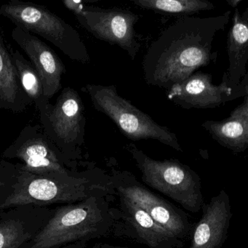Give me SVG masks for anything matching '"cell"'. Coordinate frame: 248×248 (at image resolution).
<instances>
[{"label": "cell", "instance_id": "5bb4252c", "mask_svg": "<svg viewBox=\"0 0 248 248\" xmlns=\"http://www.w3.org/2000/svg\"><path fill=\"white\" fill-rule=\"evenodd\" d=\"M11 37L28 56L41 78L45 95L51 99L62 89V75L66 72L62 59L37 36L18 27L13 30Z\"/></svg>", "mask_w": 248, "mask_h": 248}, {"label": "cell", "instance_id": "3957f363", "mask_svg": "<svg viewBox=\"0 0 248 248\" xmlns=\"http://www.w3.org/2000/svg\"><path fill=\"white\" fill-rule=\"evenodd\" d=\"M111 197L93 196L55 206L46 226L26 248H54L107 236L116 220V208L109 204Z\"/></svg>", "mask_w": 248, "mask_h": 248}, {"label": "cell", "instance_id": "9a60e30c", "mask_svg": "<svg viewBox=\"0 0 248 248\" xmlns=\"http://www.w3.org/2000/svg\"><path fill=\"white\" fill-rule=\"evenodd\" d=\"M202 215L194 225L188 248H221L232 217L230 199L222 189L202 207Z\"/></svg>", "mask_w": 248, "mask_h": 248}, {"label": "cell", "instance_id": "cb8c5ba5", "mask_svg": "<svg viewBox=\"0 0 248 248\" xmlns=\"http://www.w3.org/2000/svg\"><path fill=\"white\" fill-rule=\"evenodd\" d=\"M94 248H129L127 247H115L108 245H95Z\"/></svg>", "mask_w": 248, "mask_h": 248}, {"label": "cell", "instance_id": "30bf717a", "mask_svg": "<svg viewBox=\"0 0 248 248\" xmlns=\"http://www.w3.org/2000/svg\"><path fill=\"white\" fill-rule=\"evenodd\" d=\"M75 17L81 27L94 37L118 46L133 60L139 53L140 45L136 38L134 27L140 18L131 11L85 6Z\"/></svg>", "mask_w": 248, "mask_h": 248}, {"label": "cell", "instance_id": "ffe728a7", "mask_svg": "<svg viewBox=\"0 0 248 248\" xmlns=\"http://www.w3.org/2000/svg\"><path fill=\"white\" fill-rule=\"evenodd\" d=\"M133 3L139 8L155 12L185 16L215 8L214 5L207 0H135Z\"/></svg>", "mask_w": 248, "mask_h": 248}, {"label": "cell", "instance_id": "603a6c76", "mask_svg": "<svg viewBox=\"0 0 248 248\" xmlns=\"http://www.w3.org/2000/svg\"><path fill=\"white\" fill-rule=\"evenodd\" d=\"M226 2L232 8H236L238 5L242 2V0H226Z\"/></svg>", "mask_w": 248, "mask_h": 248}, {"label": "cell", "instance_id": "ba28073f", "mask_svg": "<svg viewBox=\"0 0 248 248\" xmlns=\"http://www.w3.org/2000/svg\"><path fill=\"white\" fill-rule=\"evenodd\" d=\"M6 159H16L22 169L37 174H71L85 167L71 162L47 137L43 127L27 125L2 155Z\"/></svg>", "mask_w": 248, "mask_h": 248}, {"label": "cell", "instance_id": "2e32d148", "mask_svg": "<svg viewBox=\"0 0 248 248\" xmlns=\"http://www.w3.org/2000/svg\"><path fill=\"white\" fill-rule=\"evenodd\" d=\"M202 127L213 140L235 153L244 152L248 148V95L222 121L207 120Z\"/></svg>", "mask_w": 248, "mask_h": 248}, {"label": "cell", "instance_id": "7402d4cb", "mask_svg": "<svg viewBox=\"0 0 248 248\" xmlns=\"http://www.w3.org/2000/svg\"><path fill=\"white\" fill-rule=\"evenodd\" d=\"M87 243L88 242H75L54 248H86Z\"/></svg>", "mask_w": 248, "mask_h": 248}, {"label": "cell", "instance_id": "e0dca14e", "mask_svg": "<svg viewBox=\"0 0 248 248\" xmlns=\"http://www.w3.org/2000/svg\"><path fill=\"white\" fill-rule=\"evenodd\" d=\"M229 68L225 72L229 88H238L247 75L248 62V8L243 13L235 8L233 24L227 37Z\"/></svg>", "mask_w": 248, "mask_h": 248}, {"label": "cell", "instance_id": "9c48e42d", "mask_svg": "<svg viewBox=\"0 0 248 248\" xmlns=\"http://www.w3.org/2000/svg\"><path fill=\"white\" fill-rule=\"evenodd\" d=\"M111 176L117 194L128 199L149 214L156 223L185 242L194 225L181 209L167 201L139 182L128 171H113Z\"/></svg>", "mask_w": 248, "mask_h": 248}, {"label": "cell", "instance_id": "4fadbf2b", "mask_svg": "<svg viewBox=\"0 0 248 248\" xmlns=\"http://www.w3.org/2000/svg\"><path fill=\"white\" fill-rule=\"evenodd\" d=\"M54 208L28 204L0 212V248H26L46 226Z\"/></svg>", "mask_w": 248, "mask_h": 248}, {"label": "cell", "instance_id": "d6986e66", "mask_svg": "<svg viewBox=\"0 0 248 248\" xmlns=\"http://www.w3.org/2000/svg\"><path fill=\"white\" fill-rule=\"evenodd\" d=\"M11 56L24 92L35 105L40 115L44 114L51 104L45 95L43 82L38 72L18 50L13 52Z\"/></svg>", "mask_w": 248, "mask_h": 248}, {"label": "cell", "instance_id": "6da1fadb", "mask_svg": "<svg viewBox=\"0 0 248 248\" xmlns=\"http://www.w3.org/2000/svg\"><path fill=\"white\" fill-rule=\"evenodd\" d=\"M231 11L217 16H184L171 24L152 43L142 62L146 84L169 90L196 71L208 66L217 33L225 30Z\"/></svg>", "mask_w": 248, "mask_h": 248}, {"label": "cell", "instance_id": "8fae6325", "mask_svg": "<svg viewBox=\"0 0 248 248\" xmlns=\"http://www.w3.org/2000/svg\"><path fill=\"white\" fill-rule=\"evenodd\" d=\"M210 74L195 72L183 82L175 84L168 90L167 98L185 109H205L220 107L229 101L248 95V75L247 74L238 88L228 86L226 73L221 83L212 82Z\"/></svg>", "mask_w": 248, "mask_h": 248}, {"label": "cell", "instance_id": "ac0fdd59", "mask_svg": "<svg viewBox=\"0 0 248 248\" xmlns=\"http://www.w3.org/2000/svg\"><path fill=\"white\" fill-rule=\"evenodd\" d=\"M31 104L21 86L12 56L0 35V109L21 113Z\"/></svg>", "mask_w": 248, "mask_h": 248}, {"label": "cell", "instance_id": "44dd1931", "mask_svg": "<svg viewBox=\"0 0 248 248\" xmlns=\"http://www.w3.org/2000/svg\"><path fill=\"white\" fill-rule=\"evenodd\" d=\"M63 5H65L67 9H69L71 12L73 13L75 16L78 15L80 14L84 8H85V5H84L83 2L82 1H72V0H63Z\"/></svg>", "mask_w": 248, "mask_h": 248}, {"label": "cell", "instance_id": "52a82bcc", "mask_svg": "<svg viewBox=\"0 0 248 248\" xmlns=\"http://www.w3.org/2000/svg\"><path fill=\"white\" fill-rule=\"evenodd\" d=\"M85 106L78 91L64 88L44 114L40 115L42 127L47 137L68 159L83 165L82 148L85 145Z\"/></svg>", "mask_w": 248, "mask_h": 248}, {"label": "cell", "instance_id": "5b68a950", "mask_svg": "<svg viewBox=\"0 0 248 248\" xmlns=\"http://www.w3.org/2000/svg\"><path fill=\"white\" fill-rule=\"evenodd\" d=\"M0 16L16 27L50 42L71 60L88 63L89 53L76 29L43 5L11 0L0 6Z\"/></svg>", "mask_w": 248, "mask_h": 248}, {"label": "cell", "instance_id": "277c9868", "mask_svg": "<svg viewBox=\"0 0 248 248\" xmlns=\"http://www.w3.org/2000/svg\"><path fill=\"white\" fill-rule=\"evenodd\" d=\"M82 91L89 95L94 108L112 120L127 139L135 141L157 140L177 152H183L175 133L120 96L115 85L88 84L82 87Z\"/></svg>", "mask_w": 248, "mask_h": 248}, {"label": "cell", "instance_id": "7c38bea8", "mask_svg": "<svg viewBox=\"0 0 248 248\" xmlns=\"http://www.w3.org/2000/svg\"><path fill=\"white\" fill-rule=\"evenodd\" d=\"M113 230L117 236L125 235L148 248H182L185 245L156 223L137 204L120 194Z\"/></svg>", "mask_w": 248, "mask_h": 248}, {"label": "cell", "instance_id": "8992f818", "mask_svg": "<svg viewBox=\"0 0 248 248\" xmlns=\"http://www.w3.org/2000/svg\"><path fill=\"white\" fill-rule=\"evenodd\" d=\"M127 150L141 173L142 181L182 206L187 211L197 213L204 200L201 178L188 165L177 159H152L134 144Z\"/></svg>", "mask_w": 248, "mask_h": 248}, {"label": "cell", "instance_id": "7a4b0ae2", "mask_svg": "<svg viewBox=\"0 0 248 248\" xmlns=\"http://www.w3.org/2000/svg\"><path fill=\"white\" fill-rule=\"evenodd\" d=\"M117 195L111 176L91 165L71 174H37L0 161V212L19 206L71 204L93 196Z\"/></svg>", "mask_w": 248, "mask_h": 248}]
</instances>
